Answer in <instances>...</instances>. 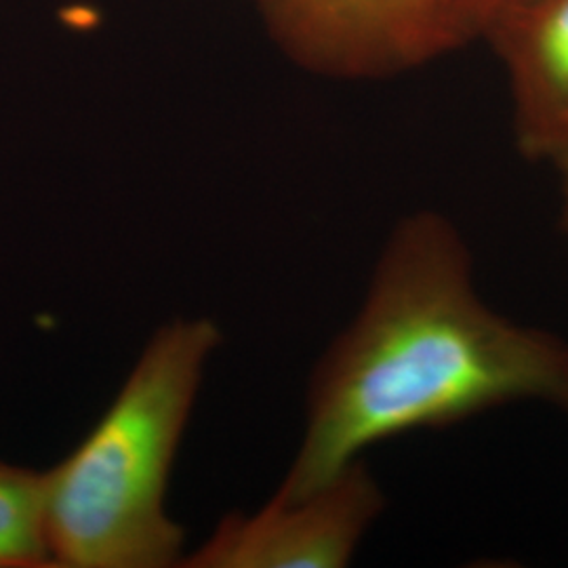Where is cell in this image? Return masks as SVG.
<instances>
[{"instance_id":"277c9868","label":"cell","mask_w":568,"mask_h":568,"mask_svg":"<svg viewBox=\"0 0 568 568\" xmlns=\"http://www.w3.org/2000/svg\"><path fill=\"white\" fill-rule=\"evenodd\" d=\"M384 504V490L358 459L305 497L274 495L253 516H227L182 567H347Z\"/></svg>"},{"instance_id":"6da1fadb","label":"cell","mask_w":568,"mask_h":568,"mask_svg":"<svg viewBox=\"0 0 568 568\" xmlns=\"http://www.w3.org/2000/svg\"><path fill=\"white\" fill-rule=\"evenodd\" d=\"M539 403L568 415V342L480 297L464 234L419 211L394 227L365 304L316 366L281 499H300L392 438Z\"/></svg>"},{"instance_id":"5b68a950","label":"cell","mask_w":568,"mask_h":568,"mask_svg":"<svg viewBox=\"0 0 568 568\" xmlns=\"http://www.w3.org/2000/svg\"><path fill=\"white\" fill-rule=\"evenodd\" d=\"M487 39L508 74L520 154L554 163L568 145V0H530Z\"/></svg>"},{"instance_id":"7a4b0ae2","label":"cell","mask_w":568,"mask_h":568,"mask_svg":"<svg viewBox=\"0 0 568 568\" xmlns=\"http://www.w3.org/2000/svg\"><path fill=\"white\" fill-rule=\"evenodd\" d=\"M220 342L206 318L159 328L100 422L42 474L51 567L182 565L183 528L166 516L164 497L204 365Z\"/></svg>"},{"instance_id":"52a82bcc","label":"cell","mask_w":568,"mask_h":568,"mask_svg":"<svg viewBox=\"0 0 568 568\" xmlns=\"http://www.w3.org/2000/svg\"><path fill=\"white\" fill-rule=\"evenodd\" d=\"M530 0H448L450 20L459 47L487 39L488 32Z\"/></svg>"},{"instance_id":"ba28073f","label":"cell","mask_w":568,"mask_h":568,"mask_svg":"<svg viewBox=\"0 0 568 568\" xmlns=\"http://www.w3.org/2000/svg\"><path fill=\"white\" fill-rule=\"evenodd\" d=\"M551 164L558 169L560 175V227L568 239V145Z\"/></svg>"},{"instance_id":"3957f363","label":"cell","mask_w":568,"mask_h":568,"mask_svg":"<svg viewBox=\"0 0 568 568\" xmlns=\"http://www.w3.org/2000/svg\"><path fill=\"white\" fill-rule=\"evenodd\" d=\"M284 53L335 79H384L459 49L448 0H260Z\"/></svg>"},{"instance_id":"8992f818","label":"cell","mask_w":568,"mask_h":568,"mask_svg":"<svg viewBox=\"0 0 568 568\" xmlns=\"http://www.w3.org/2000/svg\"><path fill=\"white\" fill-rule=\"evenodd\" d=\"M44 478L0 462V568H47Z\"/></svg>"}]
</instances>
